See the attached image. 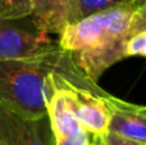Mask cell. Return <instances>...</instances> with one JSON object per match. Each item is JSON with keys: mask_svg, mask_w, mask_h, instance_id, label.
I'll return each mask as SVG.
<instances>
[{"mask_svg": "<svg viewBox=\"0 0 146 145\" xmlns=\"http://www.w3.org/2000/svg\"><path fill=\"white\" fill-rule=\"evenodd\" d=\"M146 30V5L118 7L69 23L59 33L58 45L94 84L108 68L127 58L128 40Z\"/></svg>", "mask_w": 146, "mask_h": 145, "instance_id": "obj_1", "label": "cell"}, {"mask_svg": "<svg viewBox=\"0 0 146 145\" xmlns=\"http://www.w3.org/2000/svg\"><path fill=\"white\" fill-rule=\"evenodd\" d=\"M54 73L98 85L76 67L68 53L58 49L35 58L0 61V104L28 118L48 116L50 77Z\"/></svg>", "mask_w": 146, "mask_h": 145, "instance_id": "obj_2", "label": "cell"}, {"mask_svg": "<svg viewBox=\"0 0 146 145\" xmlns=\"http://www.w3.org/2000/svg\"><path fill=\"white\" fill-rule=\"evenodd\" d=\"M21 22L0 19V61L35 58L60 49L50 35L38 31L32 22L30 26Z\"/></svg>", "mask_w": 146, "mask_h": 145, "instance_id": "obj_3", "label": "cell"}, {"mask_svg": "<svg viewBox=\"0 0 146 145\" xmlns=\"http://www.w3.org/2000/svg\"><path fill=\"white\" fill-rule=\"evenodd\" d=\"M0 145H55L49 117L28 118L0 104Z\"/></svg>", "mask_w": 146, "mask_h": 145, "instance_id": "obj_4", "label": "cell"}, {"mask_svg": "<svg viewBox=\"0 0 146 145\" xmlns=\"http://www.w3.org/2000/svg\"><path fill=\"white\" fill-rule=\"evenodd\" d=\"M74 113L81 128L92 139H103L108 134L110 112L104 102L103 92H94L78 85H72Z\"/></svg>", "mask_w": 146, "mask_h": 145, "instance_id": "obj_5", "label": "cell"}, {"mask_svg": "<svg viewBox=\"0 0 146 145\" xmlns=\"http://www.w3.org/2000/svg\"><path fill=\"white\" fill-rule=\"evenodd\" d=\"M104 102L110 112L108 132L146 145V108L106 92Z\"/></svg>", "mask_w": 146, "mask_h": 145, "instance_id": "obj_6", "label": "cell"}, {"mask_svg": "<svg viewBox=\"0 0 146 145\" xmlns=\"http://www.w3.org/2000/svg\"><path fill=\"white\" fill-rule=\"evenodd\" d=\"M77 0H33L30 21L44 33L59 35L68 25Z\"/></svg>", "mask_w": 146, "mask_h": 145, "instance_id": "obj_7", "label": "cell"}, {"mask_svg": "<svg viewBox=\"0 0 146 145\" xmlns=\"http://www.w3.org/2000/svg\"><path fill=\"white\" fill-rule=\"evenodd\" d=\"M140 5H146V0H77L74 9L69 17L68 25L78 22L88 15L113 9V8L140 7Z\"/></svg>", "mask_w": 146, "mask_h": 145, "instance_id": "obj_8", "label": "cell"}, {"mask_svg": "<svg viewBox=\"0 0 146 145\" xmlns=\"http://www.w3.org/2000/svg\"><path fill=\"white\" fill-rule=\"evenodd\" d=\"M33 8V0H0V19L15 21L28 18Z\"/></svg>", "mask_w": 146, "mask_h": 145, "instance_id": "obj_9", "label": "cell"}, {"mask_svg": "<svg viewBox=\"0 0 146 145\" xmlns=\"http://www.w3.org/2000/svg\"><path fill=\"white\" fill-rule=\"evenodd\" d=\"M128 57H145L146 55V30L140 31L133 35L127 43L126 48Z\"/></svg>", "mask_w": 146, "mask_h": 145, "instance_id": "obj_10", "label": "cell"}, {"mask_svg": "<svg viewBox=\"0 0 146 145\" xmlns=\"http://www.w3.org/2000/svg\"><path fill=\"white\" fill-rule=\"evenodd\" d=\"M103 143L104 145H142V144H139L136 141H132V140H128L126 138H122V136H118V135H114V134H105V136L103 138Z\"/></svg>", "mask_w": 146, "mask_h": 145, "instance_id": "obj_11", "label": "cell"}, {"mask_svg": "<svg viewBox=\"0 0 146 145\" xmlns=\"http://www.w3.org/2000/svg\"><path fill=\"white\" fill-rule=\"evenodd\" d=\"M94 141L96 143V145H104L103 139H94Z\"/></svg>", "mask_w": 146, "mask_h": 145, "instance_id": "obj_12", "label": "cell"}, {"mask_svg": "<svg viewBox=\"0 0 146 145\" xmlns=\"http://www.w3.org/2000/svg\"><path fill=\"white\" fill-rule=\"evenodd\" d=\"M87 145H96V143L92 140V141H88V144H87Z\"/></svg>", "mask_w": 146, "mask_h": 145, "instance_id": "obj_13", "label": "cell"}]
</instances>
